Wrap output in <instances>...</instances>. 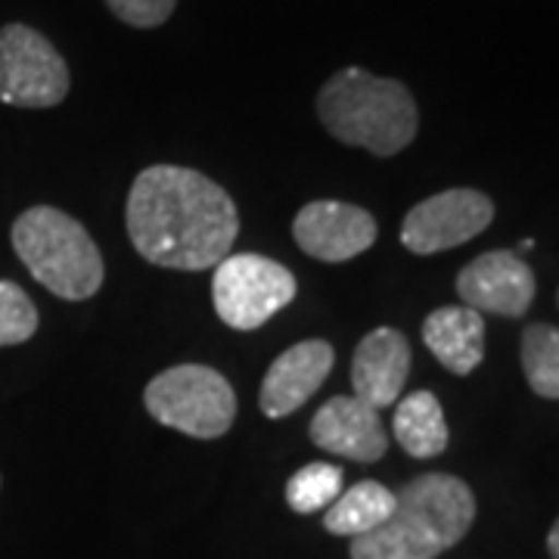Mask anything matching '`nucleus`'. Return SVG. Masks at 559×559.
Masks as SVG:
<instances>
[{
    "label": "nucleus",
    "mask_w": 559,
    "mask_h": 559,
    "mask_svg": "<svg viewBox=\"0 0 559 559\" xmlns=\"http://www.w3.org/2000/svg\"><path fill=\"white\" fill-rule=\"evenodd\" d=\"M131 246L168 271H209L230 255L240 215L230 193L202 171L150 165L138 175L124 205Z\"/></svg>",
    "instance_id": "f257e3e1"
},
{
    "label": "nucleus",
    "mask_w": 559,
    "mask_h": 559,
    "mask_svg": "<svg viewBox=\"0 0 559 559\" xmlns=\"http://www.w3.org/2000/svg\"><path fill=\"white\" fill-rule=\"evenodd\" d=\"M476 522L473 488L451 473H426L395 491L392 516L352 540V559H436Z\"/></svg>",
    "instance_id": "f03ea898"
},
{
    "label": "nucleus",
    "mask_w": 559,
    "mask_h": 559,
    "mask_svg": "<svg viewBox=\"0 0 559 559\" xmlns=\"http://www.w3.org/2000/svg\"><path fill=\"white\" fill-rule=\"evenodd\" d=\"M318 116L345 146H360L380 159L399 156L417 138L419 109L414 94L395 79L348 66L320 87Z\"/></svg>",
    "instance_id": "7ed1b4c3"
},
{
    "label": "nucleus",
    "mask_w": 559,
    "mask_h": 559,
    "mask_svg": "<svg viewBox=\"0 0 559 559\" xmlns=\"http://www.w3.org/2000/svg\"><path fill=\"white\" fill-rule=\"evenodd\" d=\"M13 249L44 289L66 301L97 296L106 277L103 255L84 224L53 205H35L13 221Z\"/></svg>",
    "instance_id": "20e7f679"
},
{
    "label": "nucleus",
    "mask_w": 559,
    "mask_h": 559,
    "mask_svg": "<svg viewBox=\"0 0 559 559\" xmlns=\"http://www.w3.org/2000/svg\"><path fill=\"white\" fill-rule=\"evenodd\" d=\"M143 404L150 417L190 439H221L237 419V392L205 364H178L153 377Z\"/></svg>",
    "instance_id": "39448f33"
},
{
    "label": "nucleus",
    "mask_w": 559,
    "mask_h": 559,
    "mask_svg": "<svg viewBox=\"0 0 559 559\" xmlns=\"http://www.w3.org/2000/svg\"><path fill=\"white\" fill-rule=\"evenodd\" d=\"M299 283L289 267L255 252L227 255L215 264L212 301L230 330H259L296 299Z\"/></svg>",
    "instance_id": "423d86ee"
},
{
    "label": "nucleus",
    "mask_w": 559,
    "mask_h": 559,
    "mask_svg": "<svg viewBox=\"0 0 559 559\" xmlns=\"http://www.w3.org/2000/svg\"><path fill=\"white\" fill-rule=\"evenodd\" d=\"M69 94V66L32 25L0 28V100L20 109H50Z\"/></svg>",
    "instance_id": "0eeeda50"
},
{
    "label": "nucleus",
    "mask_w": 559,
    "mask_h": 559,
    "mask_svg": "<svg viewBox=\"0 0 559 559\" xmlns=\"http://www.w3.org/2000/svg\"><path fill=\"white\" fill-rule=\"evenodd\" d=\"M495 221V202L479 190L454 187L417 202L401 224V242L414 255H436L476 240Z\"/></svg>",
    "instance_id": "6e6552de"
},
{
    "label": "nucleus",
    "mask_w": 559,
    "mask_h": 559,
    "mask_svg": "<svg viewBox=\"0 0 559 559\" xmlns=\"http://www.w3.org/2000/svg\"><path fill=\"white\" fill-rule=\"evenodd\" d=\"M535 293V271L520 259V252L510 249L485 252L469 261L457 277V296L479 314L525 318Z\"/></svg>",
    "instance_id": "1a4fd4ad"
},
{
    "label": "nucleus",
    "mask_w": 559,
    "mask_h": 559,
    "mask_svg": "<svg viewBox=\"0 0 559 559\" xmlns=\"http://www.w3.org/2000/svg\"><path fill=\"white\" fill-rule=\"evenodd\" d=\"M377 218L352 202L314 200L293 221V237L301 249L318 261H352L377 242Z\"/></svg>",
    "instance_id": "9d476101"
},
{
    "label": "nucleus",
    "mask_w": 559,
    "mask_h": 559,
    "mask_svg": "<svg viewBox=\"0 0 559 559\" xmlns=\"http://www.w3.org/2000/svg\"><path fill=\"white\" fill-rule=\"evenodd\" d=\"M308 436L320 451L355 463H377L389 451L380 411L358 395H336L326 401L311 419Z\"/></svg>",
    "instance_id": "9b49d317"
},
{
    "label": "nucleus",
    "mask_w": 559,
    "mask_h": 559,
    "mask_svg": "<svg viewBox=\"0 0 559 559\" xmlns=\"http://www.w3.org/2000/svg\"><path fill=\"white\" fill-rule=\"evenodd\" d=\"M333 360H336V352L326 340H305L289 345L267 367V373L261 380V414L267 419H283L296 414L330 377Z\"/></svg>",
    "instance_id": "f8f14e48"
},
{
    "label": "nucleus",
    "mask_w": 559,
    "mask_h": 559,
    "mask_svg": "<svg viewBox=\"0 0 559 559\" xmlns=\"http://www.w3.org/2000/svg\"><path fill=\"white\" fill-rule=\"evenodd\" d=\"M411 377V342L395 326H380L367 333L352 358L355 395L373 404L377 411L392 407Z\"/></svg>",
    "instance_id": "ddd939ff"
},
{
    "label": "nucleus",
    "mask_w": 559,
    "mask_h": 559,
    "mask_svg": "<svg viewBox=\"0 0 559 559\" xmlns=\"http://www.w3.org/2000/svg\"><path fill=\"white\" fill-rule=\"evenodd\" d=\"M423 342L444 370L469 377L485 360V320L466 305H444L423 320Z\"/></svg>",
    "instance_id": "4468645a"
},
{
    "label": "nucleus",
    "mask_w": 559,
    "mask_h": 559,
    "mask_svg": "<svg viewBox=\"0 0 559 559\" xmlns=\"http://www.w3.org/2000/svg\"><path fill=\"white\" fill-rule=\"evenodd\" d=\"M392 432L399 444L417 460H432L448 451V419L441 411V401L432 392H411L404 401H395Z\"/></svg>",
    "instance_id": "2eb2a0df"
},
{
    "label": "nucleus",
    "mask_w": 559,
    "mask_h": 559,
    "mask_svg": "<svg viewBox=\"0 0 559 559\" xmlns=\"http://www.w3.org/2000/svg\"><path fill=\"white\" fill-rule=\"evenodd\" d=\"M395 510V491L385 488L382 481L364 479L342 491L323 513V528L340 538H360L380 528L382 522L392 516Z\"/></svg>",
    "instance_id": "dca6fc26"
},
{
    "label": "nucleus",
    "mask_w": 559,
    "mask_h": 559,
    "mask_svg": "<svg viewBox=\"0 0 559 559\" xmlns=\"http://www.w3.org/2000/svg\"><path fill=\"white\" fill-rule=\"evenodd\" d=\"M522 373L540 399L559 401V326L532 323L522 333Z\"/></svg>",
    "instance_id": "f3484780"
},
{
    "label": "nucleus",
    "mask_w": 559,
    "mask_h": 559,
    "mask_svg": "<svg viewBox=\"0 0 559 559\" xmlns=\"http://www.w3.org/2000/svg\"><path fill=\"white\" fill-rule=\"evenodd\" d=\"M342 495V469L336 463H308L286 481V503L308 516L326 510Z\"/></svg>",
    "instance_id": "a211bd4d"
},
{
    "label": "nucleus",
    "mask_w": 559,
    "mask_h": 559,
    "mask_svg": "<svg viewBox=\"0 0 559 559\" xmlns=\"http://www.w3.org/2000/svg\"><path fill=\"white\" fill-rule=\"evenodd\" d=\"M38 333V308L13 280H0V348L22 345Z\"/></svg>",
    "instance_id": "6ab92c4d"
},
{
    "label": "nucleus",
    "mask_w": 559,
    "mask_h": 559,
    "mask_svg": "<svg viewBox=\"0 0 559 559\" xmlns=\"http://www.w3.org/2000/svg\"><path fill=\"white\" fill-rule=\"evenodd\" d=\"M106 7L124 25H134V28H159L175 13L178 0H106Z\"/></svg>",
    "instance_id": "aec40b11"
},
{
    "label": "nucleus",
    "mask_w": 559,
    "mask_h": 559,
    "mask_svg": "<svg viewBox=\"0 0 559 559\" xmlns=\"http://www.w3.org/2000/svg\"><path fill=\"white\" fill-rule=\"evenodd\" d=\"M547 550H550V559H559V520L554 522V528L547 535Z\"/></svg>",
    "instance_id": "412c9836"
},
{
    "label": "nucleus",
    "mask_w": 559,
    "mask_h": 559,
    "mask_svg": "<svg viewBox=\"0 0 559 559\" xmlns=\"http://www.w3.org/2000/svg\"><path fill=\"white\" fill-rule=\"evenodd\" d=\"M532 246H535V240H522V242H520V252H528Z\"/></svg>",
    "instance_id": "4be33fe9"
},
{
    "label": "nucleus",
    "mask_w": 559,
    "mask_h": 559,
    "mask_svg": "<svg viewBox=\"0 0 559 559\" xmlns=\"http://www.w3.org/2000/svg\"><path fill=\"white\" fill-rule=\"evenodd\" d=\"M557 305H559V293H557Z\"/></svg>",
    "instance_id": "5701e85b"
}]
</instances>
